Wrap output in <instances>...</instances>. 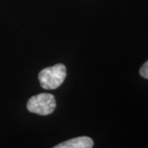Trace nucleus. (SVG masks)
Returning <instances> with one entry per match:
<instances>
[{"label":"nucleus","mask_w":148,"mask_h":148,"mask_svg":"<svg viewBox=\"0 0 148 148\" xmlns=\"http://www.w3.org/2000/svg\"><path fill=\"white\" fill-rule=\"evenodd\" d=\"M67 76V69L64 64H56L43 69L39 73L41 87L45 90H54L63 84Z\"/></svg>","instance_id":"obj_1"},{"label":"nucleus","mask_w":148,"mask_h":148,"mask_svg":"<svg viewBox=\"0 0 148 148\" xmlns=\"http://www.w3.org/2000/svg\"><path fill=\"white\" fill-rule=\"evenodd\" d=\"M140 75L143 78L148 79V60L140 69Z\"/></svg>","instance_id":"obj_4"},{"label":"nucleus","mask_w":148,"mask_h":148,"mask_svg":"<svg viewBox=\"0 0 148 148\" xmlns=\"http://www.w3.org/2000/svg\"><path fill=\"white\" fill-rule=\"evenodd\" d=\"M94 146V142L88 137H79L60 143L54 148H91Z\"/></svg>","instance_id":"obj_3"},{"label":"nucleus","mask_w":148,"mask_h":148,"mask_svg":"<svg viewBox=\"0 0 148 148\" xmlns=\"http://www.w3.org/2000/svg\"><path fill=\"white\" fill-rule=\"evenodd\" d=\"M56 108L54 95L49 93H41L34 95L27 102V110L31 113L40 115H49L52 114Z\"/></svg>","instance_id":"obj_2"}]
</instances>
